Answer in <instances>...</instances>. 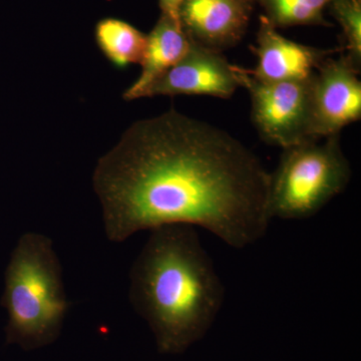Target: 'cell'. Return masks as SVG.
Masks as SVG:
<instances>
[{"mask_svg":"<svg viewBox=\"0 0 361 361\" xmlns=\"http://www.w3.org/2000/svg\"><path fill=\"white\" fill-rule=\"evenodd\" d=\"M92 186L109 241L166 225L201 227L235 249L271 222L270 173L229 133L171 109L140 120L99 159Z\"/></svg>","mask_w":361,"mask_h":361,"instance_id":"cell-1","label":"cell"},{"mask_svg":"<svg viewBox=\"0 0 361 361\" xmlns=\"http://www.w3.org/2000/svg\"><path fill=\"white\" fill-rule=\"evenodd\" d=\"M225 289L193 226L151 230L130 271L129 298L163 355H180L203 338Z\"/></svg>","mask_w":361,"mask_h":361,"instance_id":"cell-2","label":"cell"},{"mask_svg":"<svg viewBox=\"0 0 361 361\" xmlns=\"http://www.w3.org/2000/svg\"><path fill=\"white\" fill-rule=\"evenodd\" d=\"M4 282L0 304L8 315L6 343L18 344L25 351L54 343L71 302L52 240L37 232L21 235L11 253Z\"/></svg>","mask_w":361,"mask_h":361,"instance_id":"cell-3","label":"cell"},{"mask_svg":"<svg viewBox=\"0 0 361 361\" xmlns=\"http://www.w3.org/2000/svg\"><path fill=\"white\" fill-rule=\"evenodd\" d=\"M318 141L284 149L270 174L271 219H308L348 186L350 164L342 151L339 135Z\"/></svg>","mask_w":361,"mask_h":361,"instance_id":"cell-4","label":"cell"},{"mask_svg":"<svg viewBox=\"0 0 361 361\" xmlns=\"http://www.w3.org/2000/svg\"><path fill=\"white\" fill-rule=\"evenodd\" d=\"M240 87L251 97L252 120L259 134L283 149L311 139V80L267 82L234 66Z\"/></svg>","mask_w":361,"mask_h":361,"instance_id":"cell-5","label":"cell"},{"mask_svg":"<svg viewBox=\"0 0 361 361\" xmlns=\"http://www.w3.org/2000/svg\"><path fill=\"white\" fill-rule=\"evenodd\" d=\"M360 71L341 54L327 58L311 80V139L339 135L361 116Z\"/></svg>","mask_w":361,"mask_h":361,"instance_id":"cell-6","label":"cell"},{"mask_svg":"<svg viewBox=\"0 0 361 361\" xmlns=\"http://www.w3.org/2000/svg\"><path fill=\"white\" fill-rule=\"evenodd\" d=\"M240 87L234 66L219 51L197 44L142 92V97L157 96H210L229 99Z\"/></svg>","mask_w":361,"mask_h":361,"instance_id":"cell-7","label":"cell"},{"mask_svg":"<svg viewBox=\"0 0 361 361\" xmlns=\"http://www.w3.org/2000/svg\"><path fill=\"white\" fill-rule=\"evenodd\" d=\"M253 51L257 65L248 71L254 77L267 82L308 80L334 52L292 42L269 25L261 28L257 47Z\"/></svg>","mask_w":361,"mask_h":361,"instance_id":"cell-8","label":"cell"},{"mask_svg":"<svg viewBox=\"0 0 361 361\" xmlns=\"http://www.w3.org/2000/svg\"><path fill=\"white\" fill-rule=\"evenodd\" d=\"M180 20L192 40L219 51L239 39L247 9L241 0H185Z\"/></svg>","mask_w":361,"mask_h":361,"instance_id":"cell-9","label":"cell"},{"mask_svg":"<svg viewBox=\"0 0 361 361\" xmlns=\"http://www.w3.org/2000/svg\"><path fill=\"white\" fill-rule=\"evenodd\" d=\"M193 40L179 20L163 14L154 30L147 35L142 59V73L134 84L123 92L127 101L141 99L142 92L184 58Z\"/></svg>","mask_w":361,"mask_h":361,"instance_id":"cell-10","label":"cell"},{"mask_svg":"<svg viewBox=\"0 0 361 361\" xmlns=\"http://www.w3.org/2000/svg\"><path fill=\"white\" fill-rule=\"evenodd\" d=\"M97 47L106 59L118 68L130 65H141L147 35L118 18H104L96 26Z\"/></svg>","mask_w":361,"mask_h":361,"instance_id":"cell-11","label":"cell"},{"mask_svg":"<svg viewBox=\"0 0 361 361\" xmlns=\"http://www.w3.org/2000/svg\"><path fill=\"white\" fill-rule=\"evenodd\" d=\"M336 13L346 40L345 54L356 70L361 66V8L358 0H336Z\"/></svg>","mask_w":361,"mask_h":361,"instance_id":"cell-12","label":"cell"},{"mask_svg":"<svg viewBox=\"0 0 361 361\" xmlns=\"http://www.w3.org/2000/svg\"><path fill=\"white\" fill-rule=\"evenodd\" d=\"M273 18L280 25H301L317 20L330 0H267Z\"/></svg>","mask_w":361,"mask_h":361,"instance_id":"cell-13","label":"cell"},{"mask_svg":"<svg viewBox=\"0 0 361 361\" xmlns=\"http://www.w3.org/2000/svg\"><path fill=\"white\" fill-rule=\"evenodd\" d=\"M185 0H160L161 7L164 14L180 20V9Z\"/></svg>","mask_w":361,"mask_h":361,"instance_id":"cell-14","label":"cell"}]
</instances>
